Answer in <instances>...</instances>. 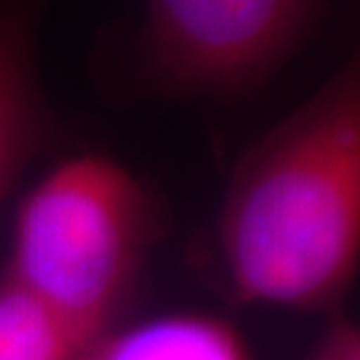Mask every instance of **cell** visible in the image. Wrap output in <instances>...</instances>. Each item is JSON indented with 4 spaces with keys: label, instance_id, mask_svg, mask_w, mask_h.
<instances>
[{
    "label": "cell",
    "instance_id": "obj_1",
    "mask_svg": "<svg viewBox=\"0 0 360 360\" xmlns=\"http://www.w3.org/2000/svg\"><path fill=\"white\" fill-rule=\"evenodd\" d=\"M360 264V65L352 56L235 163L214 270L238 304L339 315Z\"/></svg>",
    "mask_w": 360,
    "mask_h": 360
},
{
    "label": "cell",
    "instance_id": "obj_2",
    "mask_svg": "<svg viewBox=\"0 0 360 360\" xmlns=\"http://www.w3.org/2000/svg\"><path fill=\"white\" fill-rule=\"evenodd\" d=\"M158 232L160 208L136 174L107 155H72L22 198L0 278L91 347L123 323Z\"/></svg>",
    "mask_w": 360,
    "mask_h": 360
},
{
    "label": "cell",
    "instance_id": "obj_3",
    "mask_svg": "<svg viewBox=\"0 0 360 360\" xmlns=\"http://www.w3.org/2000/svg\"><path fill=\"white\" fill-rule=\"evenodd\" d=\"M321 11L323 0H144L136 27L99 49V75L139 102L238 99L294 59Z\"/></svg>",
    "mask_w": 360,
    "mask_h": 360
},
{
    "label": "cell",
    "instance_id": "obj_4",
    "mask_svg": "<svg viewBox=\"0 0 360 360\" xmlns=\"http://www.w3.org/2000/svg\"><path fill=\"white\" fill-rule=\"evenodd\" d=\"M40 11L43 0H0V206L56 131L38 70Z\"/></svg>",
    "mask_w": 360,
    "mask_h": 360
},
{
    "label": "cell",
    "instance_id": "obj_5",
    "mask_svg": "<svg viewBox=\"0 0 360 360\" xmlns=\"http://www.w3.org/2000/svg\"><path fill=\"white\" fill-rule=\"evenodd\" d=\"M83 360H254L240 331L208 312H163L117 323Z\"/></svg>",
    "mask_w": 360,
    "mask_h": 360
},
{
    "label": "cell",
    "instance_id": "obj_6",
    "mask_svg": "<svg viewBox=\"0 0 360 360\" xmlns=\"http://www.w3.org/2000/svg\"><path fill=\"white\" fill-rule=\"evenodd\" d=\"M86 349L40 302L0 278V360H83Z\"/></svg>",
    "mask_w": 360,
    "mask_h": 360
},
{
    "label": "cell",
    "instance_id": "obj_7",
    "mask_svg": "<svg viewBox=\"0 0 360 360\" xmlns=\"http://www.w3.org/2000/svg\"><path fill=\"white\" fill-rule=\"evenodd\" d=\"M307 360H360V331L342 312L331 318Z\"/></svg>",
    "mask_w": 360,
    "mask_h": 360
}]
</instances>
